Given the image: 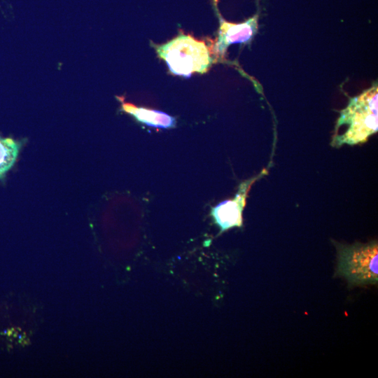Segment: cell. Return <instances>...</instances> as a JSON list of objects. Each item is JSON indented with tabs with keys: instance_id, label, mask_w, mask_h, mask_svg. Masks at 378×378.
Here are the masks:
<instances>
[{
	"instance_id": "cell-1",
	"label": "cell",
	"mask_w": 378,
	"mask_h": 378,
	"mask_svg": "<svg viewBox=\"0 0 378 378\" xmlns=\"http://www.w3.org/2000/svg\"><path fill=\"white\" fill-rule=\"evenodd\" d=\"M377 99L378 88L375 84L349 99L337 119L332 146L362 144L377 132Z\"/></svg>"
},
{
	"instance_id": "cell-4",
	"label": "cell",
	"mask_w": 378,
	"mask_h": 378,
	"mask_svg": "<svg viewBox=\"0 0 378 378\" xmlns=\"http://www.w3.org/2000/svg\"><path fill=\"white\" fill-rule=\"evenodd\" d=\"M267 174L264 169L257 176L241 183L233 199L221 202L211 209V216L220 228V234L234 227H241L242 212L251 186Z\"/></svg>"
},
{
	"instance_id": "cell-5",
	"label": "cell",
	"mask_w": 378,
	"mask_h": 378,
	"mask_svg": "<svg viewBox=\"0 0 378 378\" xmlns=\"http://www.w3.org/2000/svg\"><path fill=\"white\" fill-rule=\"evenodd\" d=\"M258 15H255L241 23H232L220 18L218 36L214 44L215 54L223 56L229 46L249 41L258 29Z\"/></svg>"
},
{
	"instance_id": "cell-6",
	"label": "cell",
	"mask_w": 378,
	"mask_h": 378,
	"mask_svg": "<svg viewBox=\"0 0 378 378\" xmlns=\"http://www.w3.org/2000/svg\"><path fill=\"white\" fill-rule=\"evenodd\" d=\"M122 109L132 115L138 122L155 128L169 129L176 126V118L169 114L157 110L137 107L130 103L124 102L121 99Z\"/></svg>"
},
{
	"instance_id": "cell-3",
	"label": "cell",
	"mask_w": 378,
	"mask_h": 378,
	"mask_svg": "<svg viewBox=\"0 0 378 378\" xmlns=\"http://www.w3.org/2000/svg\"><path fill=\"white\" fill-rule=\"evenodd\" d=\"M338 264L337 274L346 279L349 284H377L378 281L377 241L352 245L337 244Z\"/></svg>"
},
{
	"instance_id": "cell-7",
	"label": "cell",
	"mask_w": 378,
	"mask_h": 378,
	"mask_svg": "<svg viewBox=\"0 0 378 378\" xmlns=\"http://www.w3.org/2000/svg\"><path fill=\"white\" fill-rule=\"evenodd\" d=\"M21 148L19 141L0 136V179L13 167Z\"/></svg>"
},
{
	"instance_id": "cell-2",
	"label": "cell",
	"mask_w": 378,
	"mask_h": 378,
	"mask_svg": "<svg viewBox=\"0 0 378 378\" xmlns=\"http://www.w3.org/2000/svg\"><path fill=\"white\" fill-rule=\"evenodd\" d=\"M154 47L169 71L176 76L189 78L195 72L203 74L213 63L206 43L190 35L182 34Z\"/></svg>"
}]
</instances>
